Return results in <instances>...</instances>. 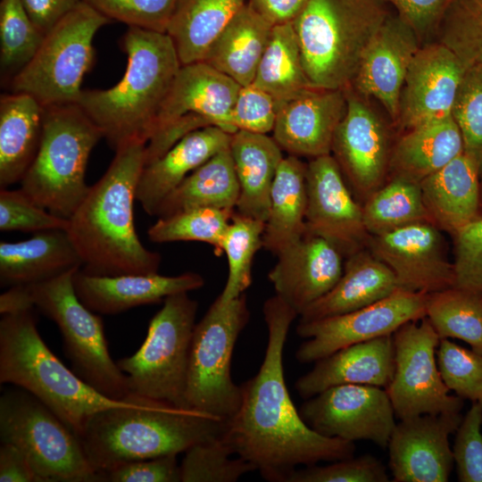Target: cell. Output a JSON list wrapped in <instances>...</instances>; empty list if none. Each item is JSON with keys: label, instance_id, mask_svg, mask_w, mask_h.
Returning <instances> with one entry per match:
<instances>
[{"label": "cell", "instance_id": "obj_1", "mask_svg": "<svg viewBox=\"0 0 482 482\" xmlns=\"http://www.w3.org/2000/svg\"><path fill=\"white\" fill-rule=\"evenodd\" d=\"M268 329L263 362L241 386L237 414L226 422L222 437L234 454L253 464L270 482H287L297 465L354 456V442L316 432L303 420L287 388L283 352L297 312L277 295L262 307Z\"/></svg>", "mask_w": 482, "mask_h": 482}, {"label": "cell", "instance_id": "obj_2", "mask_svg": "<svg viewBox=\"0 0 482 482\" xmlns=\"http://www.w3.org/2000/svg\"><path fill=\"white\" fill-rule=\"evenodd\" d=\"M146 143L129 142L115 152L105 173L69 219L67 234L95 276L157 273L161 254L146 249L136 232L134 201L145 164Z\"/></svg>", "mask_w": 482, "mask_h": 482}, {"label": "cell", "instance_id": "obj_3", "mask_svg": "<svg viewBox=\"0 0 482 482\" xmlns=\"http://www.w3.org/2000/svg\"><path fill=\"white\" fill-rule=\"evenodd\" d=\"M129 395L131 403L96 412L78 436L97 475L121 463L185 453L224 433L226 421L209 413Z\"/></svg>", "mask_w": 482, "mask_h": 482}, {"label": "cell", "instance_id": "obj_4", "mask_svg": "<svg viewBox=\"0 0 482 482\" xmlns=\"http://www.w3.org/2000/svg\"><path fill=\"white\" fill-rule=\"evenodd\" d=\"M121 44L128 57L121 79L107 89L82 90L76 103L115 151L132 141L147 144L181 67L167 33L128 27Z\"/></svg>", "mask_w": 482, "mask_h": 482}, {"label": "cell", "instance_id": "obj_5", "mask_svg": "<svg viewBox=\"0 0 482 482\" xmlns=\"http://www.w3.org/2000/svg\"><path fill=\"white\" fill-rule=\"evenodd\" d=\"M34 310L2 315L0 382L22 388L52 410L78 437L87 420L108 408L133 402L111 399L69 370L37 328Z\"/></svg>", "mask_w": 482, "mask_h": 482}, {"label": "cell", "instance_id": "obj_6", "mask_svg": "<svg viewBox=\"0 0 482 482\" xmlns=\"http://www.w3.org/2000/svg\"><path fill=\"white\" fill-rule=\"evenodd\" d=\"M383 0H309L293 25L313 87L345 89L388 14Z\"/></svg>", "mask_w": 482, "mask_h": 482}, {"label": "cell", "instance_id": "obj_7", "mask_svg": "<svg viewBox=\"0 0 482 482\" xmlns=\"http://www.w3.org/2000/svg\"><path fill=\"white\" fill-rule=\"evenodd\" d=\"M101 137L78 104L45 107L40 145L21 188L39 206L69 220L88 193L87 164Z\"/></svg>", "mask_w": 482, "mask_h": 482}, {"label": "cell", "instance_id": "obj_8", "mask_svg": "<svg viewBox=\"0 0 482 482\" xmlns=\"http://www.w3.org/2000/svg\"><path fill=\"white\" fill-rule=\"evenodd\" d=\"M197 309L187 292L163 300L140 348L117 362L127 376L129 395L189 408L186 391Z\"/></svg>", "mask_w": 482, "mask_h": 482}, {"label": "cell", "instance_id": "obj_9", "mask_svg": "<svg viewBox=\"0 0 482 482\" xmlns=\"http://www.w3.org/2000/svg\"><path fill=\"white\" fill-rule=\"evenodd\" d=\"M249 319L244 293L227 302L218 296L195 324L186 391L189 408L226 422L237 414L242 401V389L232 380L230 364L237 337Z\"/></svg>", "mask_w": 482, "mask_h": 482}, {"label": "cell", "instance_id": "obj_10", "mask_svg": "<svg viewBox=\"0 0 482 482\" xmlns=\"http://www.w3.org/2000/svg\"><path fill=\"white\" fill-rule=\"evenodd\" d=\"M78 270L27 285L30 299L35 308L57 325L75 374L102 395L126 400L129 395L127 376L112 359L103 320L75 293L72 278Z\"/></svg>", "mask_w": 482, "mask_h": 482}, {"label": "cell", "instance_id": "obj_11", "mask_svg": "<svg viewBox=\"0 0 482 482\" xmlns=\"http://www.w3.org/2000/svg\"><path fill=\"white\" fill-rule=\"evenodd\" d=\"M111 21L80 1L47 33L31 60L10 81L11 92L44 107L77 103L94 60L93 38Z\"/></svg>", "mask_w": 482, "mask_h": 482}, {"label": "cell", "instance_id": "obj_12", "mask_svg": "<svg viewBox=\"0 0 482 482\" xmlns=\"http://www.w3.org/2000/svg\"><path fill=\"white\" fill-rule=\"evenodd\" d=\"M0 439L25 453L38 482H99L76 435L22 388L0 397Z\"/></svg>", "mask_w": 482, "mask_h": 482}, {"label": "cell", "instance_id": "obj_13", "mask_svg": "<svg viewBox=\"0 0 482 482\" xmlns=\"http://www.w3.org/2000/svg\"><path fill=\"white\" fill-rule=\"evenodd\" d=\"M240 85L205 62L181 65L145 146V165L187 134L210 126L236 132L230 113Z\"/></svg>", "mask_w": 482, "mask_h": 482}, {"label": "cell", "instance_id": "obj_14", "mask_svg": "<svg viewBox=\"0 0 482 482\" xmlns=\"http://www.w3.org/2000/svg\"><path fill=\"white\" fill-rule=\"evenodd\" d=\"M393 337L395 369L386 389L395 416L461 412L463 399L451 395L443 381L436 360L440 337L427 317L405 323Z\"/></svg>", "mask_w": 482, "mask_h": 482}, {"label": "cell", "instance_id": "obj_15", "mask_svg": "<svg viewBox=\"0 0 482 482\" xmlns=\"http://www.w3.org/2000/svg\"><path fill=\"white\" fill-rule=\"evenodd\" d=\"M427 294L397 288L361 309L300 322L296 334L307 338L296 350L301 363L317 362L346 346L393 335L400 327L426 316Z\"/></svg>", "mask_w": 482, "mask_h": 482}, {"label": "cell", "instance_id": "obj_16", "mask_svg": "<svg viewBox=\"0 0 482 482\" xmlns=\"http://www.w3.org/2000/svg\"><path fill=\"white\" fill-rule=\"evenodd\" d=\"M316 432L346 441L369 440L387 447L395 427L386 388L357 384L334 386L306 399L299 410Z\"/></svg>", "mask_w": 482, "mask_h": 482}, {"label": "cell", "instance_id": "obj_17", "mask_svg": "<svg viewBox=\"0 0 482 482\" xmlns=\"http://www.w3.org/2000/svg\"><path fill=\"white\" fill-rule=\"evenodd\" d=\"M347 107L331 148L350 189L362 204L388 179L390 135L381 117L350 87Z\"/></svg>", "mask_w": 482, "mask_h": 482}, {"label": "cell", "instance_id": "obj_18", "mask_svg": "<svg viewBox=\"0 0 482 482\" xmlns=\"http://www.w3.org/2000/svg\"><path fill=\"white\" fill-rule=\"evenodd\" d=\"M306 232L334 244L344 257L367 247L370 235L362 204L350 189L331 154L306 163Z\"/></svg>", "mask_w": 482, "mask_h": 482}, {"label": "cell", "instance_id": "obj_19", "mask_svg": "<svg viewBox=\"0 0 482 482\" xmlns=\"http://www.w3.org/2000/svg\"><path fill=\"white\" fill-rule=\"evenodd\" d=\"M367 247L391 269L399 288L429 294L455 284L442 230L431 222L370 236Z\"/></svg>", "mask_w": 482, "mask_h": 482}, {"label": "cell", "instance_id": "obj_20", "mask_svg": "<svg viewBox=\"0 0 482 482\" xmlns=\"http://www.w3.org/2000/svg\"><path fill=\"white\" fill-rule=\"evenodd\" d=\"M461 420V412L400 420L387 445L393 481H448L454 464L449 436Z\"/></svg>", "mask_w": 482, "mask_h": 482}, {"label": "cell", "instance_id": "obj_21", "mask_svg": "<svg viewBox=\"0 0 482 482\" xmlns=\"http://www.w3.org/2000/svg\"><path fill=\"white\" fill-rule=\"evenodd\" d=\"M465 71L459 57L443 44L420 46L402 88L397 120L400 128L407 131L451 116Z\"/></svg>", "mask_w": 482, "mask_h": 482}, {"label": "cell", "instance_id": "obj_22", "mask_svg": "<svg viewBox=\"0 0 482 482\" xmlns=\"http://www.w3.org/2000/svg\"><path fill=\"white\" fill-rule=\"evenodd\" d=\"M420 48L413 29L398 14H387L365 49L350 87L378 100L397 123L405 76Z\"/></svg>", "mask_w": 482, "mask_h": 482}, {"label": "cell", "instance_id": "obj_23", "mask_svg": "<svg viewBox=\"0 0 482 482\" xmlns=\"http://www.w3.org/2000/svg\"><path fill=\"white\" fill-rule=\"evenodd\" d=\"M346 107L345 89L312 87L278 102L272 137L289 155L312 159L331 154L334 136Z\"/></svg>", "mask_w": 482, "mask_h": 482}, {"label": "cell", "instance_id": "obj_24", "mask_svg": "<svg viewBox=\"0 0 482 482\" xmlns=\"http://www.w3.org/2000/svg\"><path fill=\"white\" fill-rule=\"evenodd\" d=\"M268 274L276 295L298 314L329 292L344 271V255L328 240L306 232L278 256Z\"/></svg>", "mask_w": 482, "mask_h": 482}, {"label": "cell", "instance_id": "obj_25", "mask_svg": "<svg viewBox=\"0 0 482 482\" xmlns=\"http://www.w3.org/2000/svg\"><path fill=\"white\" fill-rule=\"evenodd\" d=\"M72 281L82 303L92 312L104 315L160 303L169 295L188 293L204 285V278L195 272L178 276L158 273L95 276L80 269L74 273Z\"/></svg>", "mask_w": 482, "mask_h": 482}, {"label": "cell", "instance_id": "obj_26", "mask_svg": "<svg viewBox=\"0 0 482 482\" xmlns=\"http://www.w3.org/2000/svg\"><path fill=\"white\" fill-rule=\"evenodd\" d=\"M315 362L295 384V390L304 399L344 384L386 388L395 369L393 335L346 346Z\"/></svg>", "mask_w": 482, "mask_h": 482}, {"label": "cell", "instance_id": "obj_27", "mask_svg": "<svg viewBox=\"0 0 482 482\" xmlns=\"http://www.w3.org/2000/svg\"><path fill=\"white\" fill-rule=\"evenodd\" d=\"M231 134L210 126L195 130L164 154L145 165L138 179L136 199L145 212L156 216L159 206L192 171L229 148Z\"/></svg>", "mask_w": 482, "mask_h": 482}, {"label": "cell", "instance_id": "obj_28", "mask_svg": "<svg viewBox=\"0 0 482 482\" xmlns=\"http://www.w3.org/2000/svg\"><path fill=\"white\" fill-rule=\"evenodd\" d=\"M431 222L452 236L482 216L480 169L462 153L420 183Z\"/></svg>", "mask_w": 482, "mask_h": 482}, {"label": "cell", "instance_id": "obj_29", "mask_svg": "<svg viewBox=\"0 0 482 482\" xmlns=\"http://www.w3.org/2000/svg\"><path fill=\"white\" fill-rule=\"evenodd\" d=\"M81 267L82 261L63 229L39 231L22 241L0 243L2 287L41 283Z\"/></svg>", "mask_w": 482, "mask_h": 482}, {"label": "cell", "instance_id": "obj_30", "mask_svg": "<svg viewBox=\"0 0 482 482\" xmlns=\"http://www.w3.org/2000/svg\"><path fill=\"white\" fill-rule=\"evenodd\" d=\"M398 287L391 269L368 247L348 257L334 287L307 307L300 322H308L347 313L378 302Z\"/></svg>", "mask_w": 482, "mask_h": 482}, {"label": "cell", "instance_id": "obj_31", "mask_svg": "<svg viewBox=\"0 0 482 482\" xmlns=\"http://www.w3.org/2000/svg\"><path fill=\"white\" fill-rule=\"evenodd\" d=\"M229 151L239 185L235 212L266 221L283 150L268 134L237 130L231 134Z\"/></svg>", "mask_w": 482, "mask_h": 482}, {"label": "cell", "instance_id": "obj_32", "mask_svg": "<svg viewBox=\"0 0 482 482\" xmlns=\"http://www.w3.org/2000/svg\"><path fill=\"white\" fill-rule=\"evenodd\" d=\"M45 107L32 96L11 92L0 97V187L21 181L38 150Z\"/></svg>", "mask_w": 482, "mask_h": 482}, {"label": "cell", "instance_id": "obj_33", "mask_svg": "<svg viewBox=\"0 0 482 482\" xmlns=\"http://www.w3.org/2000/svg\"><path fill=\"white\" fill-rule=\"evenodd\" d=\"M464 153L460 129L451 116L405 131L392 147L389 178L420 183Z\"/></svg>", "mask_w": 482, "mask_h": 482}, {"label": "cell", "instance_id": "obj_34", "mask_svg": "<svg viewBox=\"0 0 482 482\" xmlns=\"http://www.w3.org/2000/svg\"><path fill=\"white\" fill-rule=\"evenodd\" d=\"M306 163L285 156L274 178L262 236L263 248L275 256L298 242L306 233Z\"/></svg>", "mask_w": 482, "mask_h": 482}, {"label": "cell", "instance_id": "obj_35", "mask_svg": "<svg viewBox=\"0 0 482 482\" xmlns=\"http://www.w3.org/2000/svg\"><path fill=\"white\" fill-rule=\"evenodd\" d=\"M272 28L246 3L213 43L204 62L240 86L252 84Z\"/></svg>", "mask_w": 482, "mask_h": 482}, {"label": "cell", "instance_id": "obj_36", "mask_svg": "<svg viewBox=\"0 0 482 482\" xmlns=\"http://www.w3.org/2000/svg\"><path fill=\"white\" fill-rule=\"evenodd\" d=\"M247 0H177L166 33L181 65L204 62Z\"/></svg>", "mask_w": 482, "mask_h": 482}, {"label": "cell", "instance_id": "obj_37", "mask_svg": "<svg viewBox=\"0 0 482 482\" xmlns=\"http://www.w3.org/2000/svg\"><path fill=\"white\" fill-rule=\"evenodd\" d=\"M238 196L239 185L229 146L196 168L169 194L156 216L164 218L204 207L235 211Z\"/></svg>", "mask_w": 482, "mask_h": 482}, {"label": "cell", "instance_id": "obj_38", "mask_svg": "<svg viewBox=\"0 0 482 482\" xmlns=\"http://www.w3.org/2000/svg\"><path fill=\"white\" fill-rule=\"evenodd\" d=\"M253 83L277 102L313 87L305 73L293 22L273 26Z\"/></svg>", "mask_w": 482, "mask_h": 482}, {"label": "cell", "instance_id": "obj_39", "mask_svg": "<svg viewBox=\"0 0 482 482\" xmlns=\"http://www.w3.org/2000/svg\"><path fill=\"white\" fill-rule=\"evenodd\" d=\"M426 317L440 339L458 338L482 354V292L457 286L427 294Z\"/></svg>", "mask_w": 482, "mask_h": 482}, {"label": "cell", "instance_id": "obj_40", "mask_svg": "<svg viewBox=\"0 0 482 482\" xmlns=\"http://www.w3.org/2000/svg\"><path fill=\"white\" fill-rule=\"evenodd\" d=\"M362 206L363 223L370 236L417 222H431L420 183L399 177L388 178Z\"/></svg>", "mask_w": 482, "mask_h": 482}, {"label": "cell", "instance_id": "obj_41", "mask_svg": "<svg viewBox=\"0 0 482 482\" xmlns=\"http://www.w3.org/2000/svg\"><path fill=\"white\" fill-rule=\"evenodd\" d=\"M265 221L234 212L225 232L222 251L229 262V274L222 292V301L238 297L252 283V263L256 252L263 247Z\"/></svg>", "mask_w": 482, "mask_h": 482}, {"label": "cell", "instance_id": "obj_42", "mask_svg": "<svg viewBox=\"0 0 482 482\" xmlns=\"http://www.w3.org/2000/svg\"><path fill=\"white\" fill-rule=\"evenodd\" d=\"M235 211L218 208H195L158 220L147 230L154 243L199 241L222 251L225 232Z\"/></svg>", "mask_w": 482, "mask_h": 482}, {"label": "cell", "instance_id": "obj_43", "mask_svg": "<svg viewBox=\"0 0 482 482\" xmlns=\"http://www.w3.org/2000/svg\"><path fill=\"white\" fill-rule=\"evenodd\" d=\"M435 34L466 69L482 70V0H453Z\"/></svg>", "mask_w": 482, "mask_h": 482}, {"label": "cell", "instance_id": "obj_44", "mask_svg": "<svg viewBox=\"0 0 482 482\" xmlns=\"http://www.w3.org/2000/svg\"><path fill=\"white\" fill-rule=\"evenodd\" d=\"M45 34L35 25L21 0H0V67L11 79L34 56Z\"/></svg>", "mask_w": 482, "mask_h": 482}, {"label": "cell", "instance_id": "obj_45", "mask_svg": "<svg viewBox=\"0 0 482 482\" xmlns=\"http://www.w3.org/2000/svg\"><path fill=\"white\" fill-rule=\"evenodd\" d=\"M222 435L198 443L185 452L180 464L182 482H235L256 470L244 458L230 457L234 453Z\"/></svg>", "mask_w": 482, "mask_h": 482}, {"label": "cell", "instance_id": "obj_46", "mask_svg": "<svg viewBox=\"0 0 482 482\" xmlns=\"http://www.w3.org/2000/svg\"><path fill=\"white\" fill-rule=\"evenodd\" d=\"M436 360L443 381L463 400L482 404V354L442 338Z\"/></svg>", "mask_w": 482, "mask_h": 482}, {"label": "cell", "instance_id": "obj_47", "mask_svg": "<svg viewBox=\"0 0 482 482\" xmlns=\"http://www.w3.org/2000/svg\"><path fill=\"white\" fill-rule=\"evenodd\" d=\"M452 117L463 141L464 153L482 169V70L466 69L458 88Z\"/></svg>", "mask_w": 482, "mask_h": 482}, {"label": "cell", "instance_id": "obj_48", "mask_svg": "<svg viewBox=\"0 0 482 482\" xmlns=\"http://www.w3.org/2000/svg\"><path fill=\"white\" fill-rule=\"evenodd\" d=\"M111 21L166 33L177 0H81Z\"/></svg>", "mask_w": 482, "mask_h": 482}, {"label": "cell", "instance_id": "obj_49", "mask_svg": "<svg viewBox=\"0 0 482 482\" xmlns=\"http://www.w3.org/2000/svg\"><path fill=\"white\" fill-rule=\"evenodd\" d=\"M69 220L60 218L37 204L21 188L0 191L1 231L39 232L66 230Z\"/></svg>", "mask_w": 482, "mask_h": 482}, {"label": "cell", "instance_id": "obj_50", "mask_svg": "<svg viewBox=\"0 0 482 482\" xmlns=\"http://www.w3.org/2000/svg\"><path fill=\"white\" fill-rule=\"evenodd\" d=\"M386 467L376 457L365 454L295 470L287 482H387Z\"/></svg>", "mask_w": 482, "mask_h": 482}, {"label": "cell", "instance_id": "obj_51", "mask_svg": "<svg viewBox=\"0 0 482 482\" xmlns=\"http://www.w3.org/2000/svg\"><path fill=\"white\" fill-rule=\"evenodd\" d=\"M482 404L472 403L456 430L453 446L458 480L482 482Z\"/></svg>", "mask_w": 482, "mask_h": 482}, {"label": "cell", "instance_id": "obj_52", "mask_svg": "<svg viewBox=\"0 0 482 482\" xmlns=\"http://www.w3.org/2000/svg\"><path fill=\"white\" fill-rule=\"evenodd\" d=\"M278 102L253 83L241 86L234 102L230 121L235 130L269 134L273 131Z\"/></svg>", "mask_w": 482, "mask_h": 482}, {"label": "cell", "instance_id": "obj_53", "mask_svg": "<svg viewBox=\"0 0 482 482\" xmlns=\"http://www.w3.org/2000/svg\"><path fill=\"white\" fill-rule=\"evenodd\" d=\"M453 237L454 286L482 292V216Z\"/></svg>", "mask_w": 482, "mask_h": 482}, {"label": "cell", "instance_id": "obj_54", "mask_svg": "<svg viewBox=\"0 0 482 482\" xmlns=\"http://www.w3.org/2000/svg\"><path fill=\"white\" fill-rule=\"evenodd\" d=\"M178 454L133 461L98 473L99 481L111 482H179Z\"/></svg>", "mask_w": 482, "mask_h": 482}, {"label": "cell", "instance_id": "obj_55", "mask_svg": "<svg viewBox=\"0 0 482 482\" xmlns=\"http://www.w3.org/2000/svg\"><path fill=\"white\" fill-rule=\"evenodd\" d=\"M389 2L415 31L420 41L435 34L445 10L453 0H383Z\"/></svg>", "mask_w": 482, "mask_h": 482}, {"label": "cell", "instance_id": "obj_56", "mask_svg": "<svg viewBox=\"0 0 482 482\" xmlns=\"http://www.w3.org/2000/svg\"><path fill=\"white\" fill-rule=\"evenodd\" d=\"M0 482H38L29 458L18 446H0Z\"/></svg>", "mask_w": 482, "mask_h": 482}, {"label": "cell", "instance_id": "obj_57", "mask_svg": "<svg viewBox=\"0 0 482 482\" xmlns=\"http://www.w3.org/2000/svg\"><path fill=\"white\" fill-rule=\"evenodd\" d=\"M21 1L35 25L46 34L81 0Z\"/></svg>", "mask_w": 482, "mask_h": 482}, {"label": "cell", "instance_id": "obj_58", "mask_svg": "<svg viewBox=\"0 0 482 482\" xmlns=\"http://www.w3.org/2000/svg\"><path fill=\"white\" fill-rule=\"evenodd\" d=\"M309 0H247L273 26L293 22Z\"/></svg>", "mask_w": 482, "mask_h": 482}, {"label": "cell", "instance_id": "obj_59", "mask_svg": "<svg viewBox=\"0 0 482 482\" xmlns=\"http://www.w3.org/2000/svg\"><path fill=\"white\" fill-rule=\"evenodd\" d=\"M35 309L27 286L11 287L0 296L2 315L21 312Z\"/></svg>", "mask_w": 482, "mask_h": 482}, {"label": "cell", "instance_id": "obj_60", "mask_svg": "<svg viewBox=\"0 0 482 482\" xmlns=\"http://www.w3.org/2000/svg\"><path fill=\"white\" fill-rule=\"evenodd\" d=\"M480 200H481V213H482V169L480 170Z\"/></svg>", "mask_w": 482, "mask_h": 482}]
</instances>
